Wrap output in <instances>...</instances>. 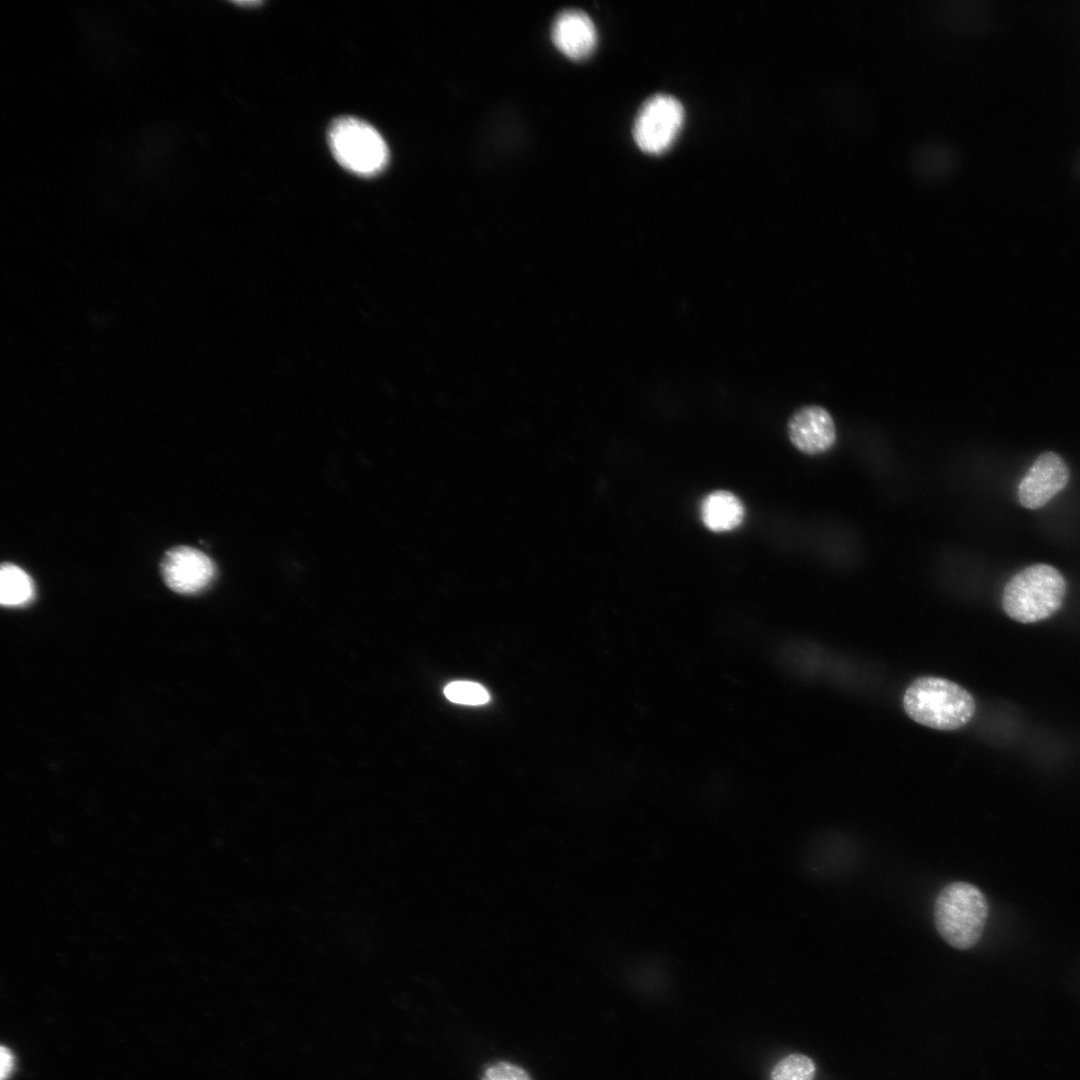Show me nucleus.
Instances as JSON below:
<instances>
[{"instance_id":"1","label":"nucleus","mask_w":1080,"mask_h":1080,"mask_svg":"<svg viewBox=\"0 0 1080 1080\" xmlns=\"http://www.w3.org/2000/svg\"><path fill=\"white\" fill-rule=\"evenodd\" d=\"M906 714L915 722L938 730H955L974 716L972 695L957 683L939 677L915 679L903 696Z\"/></svg>"},{"instance_id":"2","label":"nucleus","mask_w":1080,"mask_h":1080,"mask_svg":"<svg viewBox=\"0 0 1080 1080\" xmlns=\"http://www.w3.org/2000/svg\"><path fill=\"white\" fill-rule=\"evenodd\" d=\"M1066 580L1045 563L1029 565L1014 574L1002 595L1005 613L1020 623H1035L1052 616L1062 605Z\"/></svg>"},{"instance_id":"3","label":"nucleus","mask_w":1080,"mask_h":1080,"mask_svg":"<svg viewBox=\"0 0 1080 1080\" xmlns=\"http://www.w3.org/2000/svg\"><path fill=\"white\" fill-rule=\"evenodd\" d=\"M988 912L987 899L978 887L967 882H953L937 896L935 925L950 946L966 950L981 938Z\"/></svg>"},{"instance_id":"4","label":"nucleus","mask_w":1080,"mask_h":1080,"mask_svg":"<svg viewBox=\"0 0 1080 1080\" xmlns=\"http://www.w3.org/2000/svg\"><path fill=\"white\" fill-rule=\"evenodd\" d=\"M328 141L337 162L359 176H375L389 161V150L380 133L352 116H342L331 123Z\"/></svg>"},{"instance_id":"5","label":"nucleus","mask_w":1080,"mask_h":1080,"mask_svg":"<svg viewBox=\"0 0 1080 1080\" xmlns=\"http://www.w3.org/2000/svg\"><path fill=\"white\" fill-rule=\"evenodd\" d=\"M683 121L681 103L670 95L656 94L643 103L635 118L634 140L646 153H663L675 141Z\"/></svg>"},{"instance_id":"6","label":"nucleus","mask_w":1080,"mask_h":1080,"mask_svg":"<svg viewBox=\"0 0 1080 1080\" xmlns=\"http://www.w3.org/2000/svg\"><path fill=\"white\" fill-rule=\"evenodd\" d=\"M1070 478L1063 458L1052 451L1041 453L1019 483V503L1027 509H1038L1062 491Z\"/></svg>"},{"instance_id":"7","label":"nucleus","mask_w":1080,"mask_h":1080,"mask_svg":"<svg viewBox=\"0 0 1080 1080\" xmlns=\"http://www.w3.org/2000/svg\"><path fill=\"white\" fill-rule=\"evenodd\" d=\"M161 571L165 583L173 591L193 594L211 583L215 565L203 552L189 546H177L164 555Z\"/></svg>"},{"instance_id":"8","label":"nucleus","mask_w":1080,"mask_h":1080,"mask_svg":"<svg viewBox=\"0 0 1080 1080\" xmlns=\"http://www.w3.org/2000/svg\"><path fill=\"white\" fill-rule=\"evenodd\" d=\"M787 430L792 444L809 455L827 451L836 439L831 415L825 408L815 405L796 410L788 421Z\"/></svg>"},{"instance_id":"9","label":"nucleus","mask_w":1080,"mask_h":1080,"mask_svg":"<svg viewBox=\"0 0 1080 1080\" xmlns=\"http://www.w3.org/2000/svg\"><path fill=\"white\" fill-rule=\"evenodd\" d=\"M552 40L564 55L574 60H582L596 48L597 31L586 13L567 10L554 21Z\"/></svg>"},{"instance_id":"10","label":"nucleus","mask_w":1080,"mask_h":1080,"mask_svg":"<svg viewBox=\"0 0 1080 1080\" xmlns=\"http://www.w3.org/2000/svg\"><path fill=\"white\" fill-rule=\"evenodd\" d=\"M745 509L740 499L726 490L708 494L701 505L704 525L713 532H725L737 528L743 521Z\"/></svg>"},{"instance_id":"11","label":"nucleus","mask_w":1080,"mask_h":1080,"mask_svg":"<svg viewBox=\"0 0 1080 1080\" xmlns=\"http://www.w3.org/2000/svg\"><path fill=\"white\" fill-rule=\"evenodd\" d=\"M34 586L30 576L20 567L3 563L0 570V601L6 606H21L30 602Z\"/></svg>"},{"instance_id":"12","label":"nucleus","mask_w":1080,"mask_h":1080,"mask_svg":"<svg viewBox=\"0 0 1080 1080\" xmlns=\"http://www.w3.org/2000/svg\"><path fill=\"white\" fill-rule=\"evenodd\" d=\"M816 1065L807 1055L794 1053L780 1059L770 1072V1080H814Z\"/></svg>"},{"instance_id":"13","label":"nucleus","mask_w":1080,"mask_h":1080,"mask_svg":"<svg viewBox=\"0 0 1080 1080\" xmlns=\"http://www.w3.org/2000/svg\"><path fill=\"white\" fill-rule=\"evenodd\" d=\"M444 694L451 702L462 705L476 706L490 701L486 688L471 681H453L445 686Z\"/></svg>"},{"instance_id":"14","label":"nucleus","mask_w":1080,"mask_h":1080,"mask_svg":"<svg viewBox=\"0 0 1080 1080\" xmlns=\"http://www.w3.org/2000/svg\"><path fill=\"white\" fill-rule=\"evenodd\" d=\"M482 1080H531V1078L522 1068L511 1063L499 1062L485 1071Z\"/></svg>"},{"instance_id":"15","label":"nucleus","mask_w":1080,"mask_h":1080,"mask_svg":"<svg viewBox=\"0 0 1080 1080\" xmlns=\"http://www.w3.org/2000/svg\"><path fill=\"white\" fill-rule=\"evenodd\" d=\"M13 1064H14L13 1055L11 1054V1052L7 1048L2 1047L1 1048V1069H0L1 1080H5L6 1077L9 1076V1074L12 1072Z\"/></svg>"},{"instance_id":"16","label":"nucleus","mask_w":1080,"mask_h":1080,"mask_svg":"<svg viewBox=\"0 0 1080 1080\" xmlns=\"http://www.w3.org/2000/svg\"><path fill=\"white\" fill-rule=\"evenodd\" d=\"M236 3L239 4V5H248V6H257V5L262 4L261 1H248V2H246V1L245 2L241 1L240 2L239 1V2H236Z\"/></svg>"}]
</instances>
